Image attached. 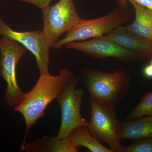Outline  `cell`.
Listing matches in <instances>:
<instances>
[{
	"label": "cell",
	"mask_w": 152,
	"mask_h": 152,
	"mask_svg": "<svg viewBox=\"0 0 152 152\" xmlns=\"http://www.w3.org/2000/svg\"><path fill=\"white\" fill-rule=\"evenodd\" d=\"M37 6L42 10L50 6L52 0H19Z\"/></svg>",
	"instance_id": "ac0fdd59"
},
{
	"label": "cell",
	"mask_w": 152,
	"mask_h": 152,
	"mask_svg": "<svg viewBox=\"0 0 152 152\" xmlns=\"http://www.w3.org/2000/svg\"><path fill=\"white\" fill-rule=\"evenodd\" d=\"M21 151L27 152H77V147L69 137L59 139L57 137L45 136L30 143L22 144Z\"/></svg>",
	"instance_id": "8fae6325"
},
{
	"label": "cell",
	"mask_w": 152,
	"mask_h": 152,
	"mask_svg": "<svg viewBox=\"0 0 152 152\" xmlns=\"http://www.w3.org/2000/svg\"><path fill=\"white\" fill-rule=\"evenodd\" d=\"M150 64H151V65L152 66V58L151 59V63H150Z\"/></svg>",
	"instance_id": "ffe728a7"
},
{
	"label": "cell",
	"mask_w": 152,
	"mask_h": 152,
	"mask_svg": "<svg viewBox=\"0 0 152 152\" xmlns=\"http://www.w3.org/2000/svg\"><path fill=\"white\" fill-rule=\"evenodd\" d=\"M90 121L88 128L90 134L99 141L108 145L113 152H122L121 122L115 110H110L90 101Z\"/></svg>",
	"instance_id": "52a82bcc"
},
{
	"label": "cell",
	"mask_w": 152,
	"mask_h": 152,
	"mask_svg": "<svg viewBox=\"0 0 152 152\" xmlns=\"http://www.w3.org/2000/svg\"><path fill=\"white\" fill-rule=\"evenodd\" d=\"M74 77L72 72L67 68L61 69L58 75L41 74L33 88L25 93L23 100L14 109L24 118L26 132L23 142H26L29 130L45 117L47 107L61 94Z\"/></svg>",
	"instance_id": "6da1fadb"
},
{
	"label": "cell",
	"mask_w": 152,
	"mask_h": 152,
	"mask_svg": "<svg viewBox=\"0 0 152 152\" xmlns=\"http://www.w3.org/2000/svg\"><path fill=\"white\" fill-rule=\"evenodd\" d=\"M0 36L19 43L35 57L40 75L49 73L50 50L42 31L20 32L14 31L0 17Z\"/></svg>",
	"instance_id": "ba28073f"
},
{
	"label": "cell",
	"mask_w": 152,
	"mask_h": 152,
	"mask_svg": "<svg viewBox=\"0 0 152 152\" xmlns=\"http://www.w3.org/2000/svg\"><path fill=\"white\" fill-rule=\"evenodd\" d=\"M80 77L88 90L91 100L107 108L115 110L127 95L132 77L123 70L106 73L94 69L80 72Z\"/></svg>",
	"instance_id": "7a4b0ae2"
},
{
	"label": "cell",
	"mask_w": 152,
	"mask_h": 152,
	"mask_svg": "<svg viewBox=\"0 0 152 152\" xmlns=\"http://www.w3.org/2000/svg\"><path fill=\"white\" fill-rule=\"evenodd\" d=\"M122 152H152V137L134 140Z\"/></svg>",
	"instance_id": "2e32d148"
},
{
	"label": "cell",
	"mask_w": 152,
	"mask_h": 152,
	"mask_svg": "<svg viewBox=\"0 0 152 152\" xmlns=\"http://www.w3.org/2000/svg\"><path fill=\"white\" fill-rule=\"evenodd\" d=\"M131 1L137 3L139 4L152 10V0H118L117 3L119 7L126 9L127 7L128 2Z\"/></svg>",
	"instance_id": "e0dca14e"
},
{
	"label": "cell",
	"mask_w": 152,
	"mask_h": 152,
	"mask_svg": "<svg viewBox=\"0 0 152 152\" xmlns=\"http://www.w3.org/2000/svg\"><path fill=\"white\" fill-rule=\"evenodd\" d=\"M126 9L119 7L105 16L92 20H82L66 33L65 37L58 40L53 47L61 48L71 42L81 41L104 36L130 19Z\"/></svg>",
	"instance_id": "3957f363"
},
{
	"label": "cell",
	"mask_w": 152,
	"mask_h": 152,
	"mask_svg": "<svg viewBox=\"0 0 152 152\" xmlns=\"http://www.w3.org/2000/svg\"><path fill=\"white\" fill-rule=\"evenodd\" d=\"M68 137L77 148L84 147L92 152H113L111 149L104 146L100 141L92 136L87 126L76 128Z\"/></svg>",
	"instance_id": "5bb4252c"
},
{
	"label": "cell",
	"mask_w": 152,
	"mask_h": 152,
	"mask_svg": "<svg viewBox=\"0 0 152 152\" xmlns=\"http://www.w3.org/2000/svg\"><path fill=\"white\" fill-rule=\"evenodd\" d=\"M143 74L146 77L152 78V66L150 64L146 66L143 70Z\"/></svg>",
	"instance_id": "d6986e66"
},
{
	"label": "cell",
	"mask_w": 152,
	"mask_h": 152,
	"mask_svg": "<svg viewBox=\"0 0 152 152\" xmlns=\"http://www.w3.org/2000/svg\"><path fill=\"white\" fill-rule=\"evenodd\" d=\"M79 84V79L75 76L56 99L61 113V126L56 136L58 139L68 137L76 128L88 126V122L81 114L85 91L82 88H78Z\"/></svg>",
	"instance_id": "5b68a950"
},
{
	"label": "cell",
	"mask_w": 152,
	"mask_h": 152,
	"mask_svg": "<svg viewBox=\"0 0 152 152\" xmlns=\"http://www.w3.org/2000/svg\"><path fill=\"white\" fill-rule=\"evenodd\" d=\"M64 46L66 48L80 51L97 58H113L124 61H137L140 60L133 52L121 46L106 35L89 40L71 42Z\"/></svg>",
	"instance_id": "9c48e42d"
},
{
	"label": "cell",
	"mask_w": 152,
	"mask_h": 152,
	"mask_svg": "<svg viewBox=\"0 0 152 152\" xmlns=\"http://www.w3.org/2000/svg\"><path fill=\"white\" fill-rule=\"evenodd\" d=\"M121 46L137 55L140 59L152 57V43L132 32L126 27L120 26L105 35Z\"/></svg>",
	"instance_id": "30bf717a"
},
{
	"label": "cell",
	"mask_w": 152,
	"mask_h": 152,
	"mask_svg": "<svg viewBox=\"0 0 152 152\" xmlns=\"http://www.w3.org/2000/svg\"><path fill=\"white\" fill-rule=\"evenodd\" d=\"M0 75L7 83L5 95L6 104L16 107L23 100L25 93L17 82L18 63L26 53V48L13 40L3 37L0 39Z\"/></svg>",
	"instance_id": "277c9868"
},
{
	"label": "cell",
	"mask_w": 152,
	"mask_h": 152,
	"mask_svg": "<svg viewBox=\"0 0 152 152\" xmlns=\"http://www.w3.org/2000/svg\"><path fill=\"white\" fill-rule=\"evenodd\" d=\"M121 140H138L152 137V117L145 116L121 122Z\"/></svg>",
	"instance_id": "7c38bea8"
},
{
	"label": "cell",
	"mask_w": 152,
	"mask_h": 152,
	"mask_svg": "<svg viewBox=\"0 0 152 152\" xmlns=\"http://www.w3.org/2000/svg\"><path fill=\"white\" fill-rule=\"evenodd\" d=\"M42 11L44 23L42 31L50 48L60 36L69 31L82 20L73 0H59L56 4Z\"/></svg>",
	"instance_id": "8992f818"
},
{
	"label": "cell",
	"mask_w": 152,
	"mask_h": 152,
	"mask_svg": "<svg viewBox=\"0 0 152 152\" xmlns=\"http://www.w3.org/2000/svg\"><path fill=\"white\" fill-rule=\"evenodd\" d=\"M148 116L152 117V91L144 95L137 106L132 110L126 120H132Z\"/></svg>",
	"instance_id": "9a60e30c"
},
{
	"label": "cell",
	"mask_w": 152,
	"mask_h": 152,
	"mask_svg": "<svg viewBox=\"0 0 152 152\" xmlns=\"http://www.w3.org/2000/svg\"><path fill=\"white\" fill-rule=\"evenodd\" d=\"M134 9V20L126 26L132 32L148 40L152 43V10L131 1Z\"/></svg>",
	"instance_id": "4fadbf2b"
}]
</instances>
